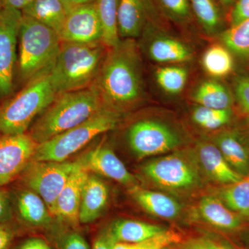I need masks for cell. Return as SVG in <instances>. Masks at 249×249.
<instances>
[{"label":"cell","instance_id":"cell-15","mask_svg":"<svg viewBox=\"0 0 249 249\" xmlns=\"http://www.w3.org/2000/svg\"><path fill=\"white\" fill-rule=\"evenodd\" d=\"M77 161L88 172H94L125 186H135V178L114 151L106 145H98Z\"/></svg>","mask_w":249,"mask_h":249},{"label":"cell","instance_id":"cell-44","mask_svg":"<svg viewBox=\"0 0 249 249\" xmlns=\"http://www.w3.org/2000/svg\"><path fill=\"white\" fill-rule=\"evenodd\" d=\"M62 4L66 9L67 13L74 8L82 5L90 4V3L95 2L96 0H60Z\"/></svg>","mask_w":249,"mask_h":249},{"label":"cell","instance_id":"cell-6","mask_svg":"<svg viewBox=\"0 0 249 249\" xmlns=\"http://www.w3.org/2000/svg\"><path fill=\"white\" fill-rule=\"evenodd\" d=\"M121 116L103 107L85 122L38 144L31 160L65 161L100 134L115 129Z\"/></svg>","mask_w":249,"mask_h":249},{"label":"cell","instance_id":"cell-7","mask_svg":"<svg viewBox=\"0 0 249 249\" xmlns=\"http://www.w3.org/2000/svg\"><path fill=\"white\" fill-rule=\"evenodd\" d=\"M129 146L138 158L162 155L179 146L182 136L171 124L159 119H142L127 132Z\"/></svg>","mask_w":249,"mask_h":249},{"label":"cell","instance_id":"cell-26","mask_svg":"<svg viewBox=\"0 0 249 249\" xmlns=\"http://www.w3.org/2000/svg\"><path fill=\"white\" fill-rule=\"evenodd\" d=\"M193 16L205 34L209 36L219 35L222 32V11L215 0H190Z\"/></svg>","mask_w":249,"mask_h":249},{"label":"cell","instance_id":"cell-24","mask_svg":"<svg viewBox=\"0 0 249 249\" xmlns=\"http://www.w3.org/2000/svg\"><path fill=\"white\" fill-rule=\"evenodd\" d=\"M192 99L203 107L225 109L232 108L234 97L229 88L217 80H204L192 93Z\"/></svg>","mask_w":249,"mask_h":249},{"label":"cell","instance_id":"cell-43","mask_svg":"<svg viewBox=\"0 0 249 249\" xmlns=\"http://www.w3.org/2000/svg\"><path fill=\"white\" fill-rule=\"evenodd\" d=\"M33 0H0L2 9H13L22 11L31 4Z\"/></svg>","mask_w":249,"mask_h":249},{"label":"cell","instance_id":"cell-10","mask_svg":"<svg viewBox=\"0 0 249 249\" xmlns=\"http://www.w3.org/2000/svg\"><path fill=\"white\" fill-rule=\"evenodd\" d=\"M137 41L142 53L152 61L175 65L191 61L193 49L183 41L163 30L156 21L149 22Z\"/></svg>","mask_w":249,"mask_h":249},{"label":"cell","instance_id":"cell-14","mask_svg":"<svg viewBox=\"0 0 249 249\" xmlns=\"http://www.w3.org/2000/svg\"><path fill=\"white\" fill-rule=\"evenodd\" d=\"M156 19L154 0H120L117 17L119 37L139 38L147 24Z\"/></svg>","mask_w":249,"mask_h":249},{"label":"cell","instance_id":"cell-25","mask_svg":"<svg viewBox=\"0 0 249 249\" xmlns=\"http://www.w3.org/2000/svg\"><path fill=\"white\" fill-rule=\"evenodd\" d=\"M22 13L42 23L59 34L67 11L60 0H33Z\"/></svg>","mask_w":249,"mask_h":249},{"label":"cell","instance_id":"cell-11","mask_svg":"<svg viewBox=\"0 0 249 249\" xmlns=\"http://www.w3.org/2000/svg\"><path fill=\"white\" fill-rule=\"evenodd\" d=\"M22 19V11L2 9L0 12V99H6L14 91L16 46Z\"/></svg>","mask_w":249,"mask_h":249},{"label":"cell","instance_id":"cell-30","mask_svg":"<svg viewBox=\"0 0 249 249\" xmlns=\"http://www.w3.org/2000/svg\"><path fill=\"white\" fill-rule=\"evenodd\" d=\"M222 45L241 59H249V19L223 31L219 35Z\"/></svg>","mask_w":249,"mask_h":249},{"label":"cell","instance_id":"cell-4","mask_svg":"<svg viewBox=\"0 0 249 249\" xmlns=\"http://www.w3.org/2000/svg\"><path fill=\"white\" fill-rule=\"evenodd\" d=\"M18 39V74L25 86L50 73L62 42L53 29L23 14Z\"/></svg>","mask_w":249,"mask_h":249},{"label":"cell","instance_id":"cell-37","mask_svg":"<svg viewBox=\"0 0 249 249\" xmlns=\"http://www.w3.org/2000/svg\"><path fill=\"white\" fill-rule=\"evenodd\" d=\"M249 19V0H236L230 17L231 27Z\"/></svg>","mask_w":249,"mask_h":249},{"label":"cell","instance_id":"cell-19","mask_svg":"<svg viewBox=\"0 0 249 249\" xmlns=\"http://www.w3.org/2000/svg\"><path fill=\"white\" fill-rule=\"evenodd\" d=\"M196 154L205 173L215 182L225 186L237 182L242 178L228 163L213 142H198Z\"/></svg>","mask_w":249,"mask_h":249},{"label":"cell","instance_id":"cell-33","mask_svg":"<svg viewBox=\"0 0 249 249\" xmlns=\"http://www.w3.org/2000/svg\"><path fill=\"white\" fill-rule=\"evenodd\" d=\"M159 9L172 22L186 25L193 20L190 0H154Z\"/></svg>","mask_w":249,"mask_h":249},{"label":"cell","instance_id":"cell-39","mask_svg":"<svg viewBox=\"0 0 249 249\" xmlns=\"http://www.w3.org/2000/svg\"><path fill=\"white\" fill-rule=\"evenodd\" d=\"M117 243L109 227L98 233L92 249H114Z\"/></svg>","mask_w":249,"mask_h":249},{"label":"cell","instance_id":"cell-28","mask_svg":"<svg viewBox=\"0 0 249 249\" xmlns=\"http://www.w3.org/2000/svg\"><path fill=\"white\" fill-rule=\"evenodd\" d=\"M205 71L213 78L229 76L234 68L232 54L223 45H214L206 49L201 59Z\"/></svg>","mask_w":249,"mask_h":249},{"label":"cell","instance_id":"cell-23","mask_svg":"<svg viewBox=\"0 0 249 249\" xmlns=\"http://www.w3.org/2000/svg\"><path fill=\"white\" fill-rule=\"evenodd\" d=\"M109 229L118 243L128 244L141 243L168 231L160 226L131 219L116 221Z\"/></svg>","mask_w":249,"mask_h":249},{"label":"cell","instance_id":"cell-20","mask_svg":"<svg viewBox=\"0 0 249 249\" xmlns=\"http://www.w3.org/2000/svg\"><path fill=\"white\" fill-rule=\"evenodd\" d=\"M109 201V189L101 178L89 175L82 194L79 222L90 224L101 217Z\"/></svg>","mask_w":249,"mask_h":249},{"label":"cell","instance_id":"cell-17","mask_svg":"<svg viewBox=\"0 0 249 249\" xmlns=\"http://www.w3.org/2000/svg\"><path fill=\"white\" fill-rule=\"evenodd\" d=\"M199 211L204 222L219 231L233 233L243 229L244 218L229 209L219 197H201Z\"/></svg>","mask_w":249,"mask_h":249},{"label":"cell","instance_id":"cell-3","mask_svg":"<svg viewBox=\"0 0 249 249\" xmlns=\"http://www.w3.org/2000/svg\"><path fill=\"white\" fill-rule=\"evenodd\" d=\"M103 42H62L49 73L57 94L89 88L94 83L108 51Z\"/></svg>","mask_w":249,"mask_h":249},{"label":"cell","instance_id":"cell-5","mask_svg":"<svg viewBox=\"0 0 249 249\" xmlns=\"http://www.w3.org/2000/svg\"><path fill=\"white\" fill-rule=\"evenodd\" d=\"M56 96L49 74L28 83L0 106V134H25L33 120Z\"/></svg>","mask_w":249,"mask_h":249},{"label":"cell","instance_id":"cell-32","mask_svg":"<svg viewBox=\"0 0 249 249\" xmlns=\"http://www.w3.org/2000/svg\"><path fill=\"white\" fill-rule=\"evenodd\" d=\"M188 78L186 68L177 65L160 67L155 73V79L160 89L170 95H178L184 89Z\"/></svg>","mask_w":249,"mask_h":249},{"label":"cell","instance_id":"cell-45","mask_svg":"<svg viewBox=\"0 0 249 249\" xmlns=\"http://www.w3.org/2000/svg\"><path fill=\"white\" fill-rule=\"evenodd\" d=\"M237 129L240 132L241 135L242 136L246 143L249 147V116H247L241 124L240 127Z\"/></svg>","mask_w":249,"mask_h":249},{"label":"cell","instance_id":"cell-38","mask_svg":"<svg viewBox=\"0 0 249 249\" xmlns=\"http://www.w3.org/2000/svg\"><path fill=\"white\" fill-rule=\"evenodd\" d=\"M61 249H89V247L79 232H70L62 237Z\"/></svg>","mask_w":249,"mask_h":249},{"label":"cell","instance_id":"cell-18","mask_svg":"<svg viewBox=\"0 0 249 249\" xmlns=\"http://www.w3.org/2000/svg\"><path fill=\"white\" fill-rule=\"evenodd\" d=\"M212 141L236 173L242 177L249 175V147L237 128L222 130Z\"/></svg>","mask_w":249,"mask_h":249},{"label":"cell","instance_id":"cell-35","mask_svg":"<svg viewBox=\"0 0 249 249\" xmlns=\"http://www.w3.org/2000/svg\"><path fill=\"white\" fill-rule=\"evenodd\" d=\"M234 98L241 110L249 116V77L237 76L234 81Z\"/></svg>","mask_w":249,"mask_h":249},{"label":"cell","instance_id":"cell-46","mask_svg":"<svg viewBox=\"0 0 249 249\" xmlns=\"http://www.w3.org/2000/svg\"><path fill=\"white\" fill-rule=\"evenodd\" d=\"M180 249H200L195 244L194 241L191 240L188 241L186 243L181 246Z\"/></svg>","mask_w":249,"mask_h":249},{"label":"cell","instance_id":"cell-9","mask_svg":"<svg viewBox=\"0 0 249 249\" xmlns=\"http://www.w3.org/2000/svg\"><path fill=\"white\" fill-rule=\"evenodd\" d=\"M142 173L157 186L172 191H188L200 183L196 163L183 154H172L149 161Z\"/></svg>","mask_w":249,"mask_h":249},{"label":"cell","instance_id":"cell-1","mask_svg":"<svg viewBox=\"0 0 249 249\" xmlns=\"http://www.w3.org/2000/svg\"><path fill=\"white\" fill-rule=\"evenodd\" d=\"M142 52L135 39L108 49L94 83L103 107L121 114L145 97Z\"/></svg>","mask_w":249,"mask_h":249},{"label":"cell","instance_id":"cell-13","mask_svg":"<svg viewBox=\"0 0 249 249\" xmlns=\"http://www.w3.org/2000/svg\"><path fill=\"white\" fill-rule=\"evenodd\" d=\"M58 35L64 42H102L103 27L96 1L69 11Z\"/></svg>","mask_w":249,"mask_h":249},{"label":"cell","instance_id":"cell-22","mask_svg":"<svg viewBox=\"0 0 249 249\" xmlns=\"http://www.w3.org/2000/svg\"><path fill=\"white\" fill-rule=\"evenodd\" d=\"M16 208L22 220L35 227H45L52 222V214L45 201L30 189L18 192Z\"/></svg>","mask_w":249,"mask_h":249},{"label":"cell","instance_id":"cell-31","mask_svg":"<svg viewBox=\"0 0 249 249\" xmlns=\"http://www.w3.org/2000/svg\"><path fill=\"white\" fill-rule=\"evenodd\" d=\"M233 118L232 108L213 109L198 106L191 113V119L196 125L207 130H217L230 124Z\"/></svg>","mask_w":249,"mask_h":249},{"label":"cell","instance_id":"cell-8","mask_svg":"<svg viewBox=\"0 0 249 249\" xmlns=\"http://www.w3.org/2000/svg\"><path fill=\"white\" fill-rule=\"evenodd\" d=\"M76 165L77 161L31 160L22 172L23 182L43 199L54 215L59 195Z\"/></svg>","mask_w":249,"mask_h":249},{"label":"cell","instance_id":"cell-2","mask_svg":"<svg viewBox=\"0 0 249 249\" xmlns=\"http://www.w3.org/2000/svg\"><path fill=\"white\" fill-rule=\"evenodd\" d=\"M103 107L97 90L85 89L57 94L31 127L29 135L37 144L76 127Z\"/></svg>","mask_w":249,"mask_h":249},{"label":"cell","instance_id":"cell-34","mask_svg":"<svg viewBox=\"0 0 249 249\" xmlns=\"http://www.w3.org/2000/svg\"><path fill=\"white\" fill-rule=\"evenodd\" d=\"M179 240V235L177 232L168 230L157 237L141 243H117L114 249H161L166 246L177 243Z\"/></svg>","mask_w":249,"mask_h":249},{"label":"cell","instance_id":"cell-47","mask_svg":"<svg viewBox=\"0 0 249 249\" xmlns=\"http://www.w3.org/2000/svg\"><path fill=\"white\" fill-rule=\"evenodd\" d=\"M223 6L225 8H229L231 6H233L235 4L236 0H219Z\"/></svg>","mask_w":249,"mask_h":249},{"label":"cell","instance_id":"cell-42","mask_svg":"<svg viewBox=\"0 0 249 249\" xmlns=\"http://www.w3.org/2000/svg\"><path fill=\"white\" fill-rule=\"evenodd\" d=\"M18 249H52L48 244L42 239L38 237H32L28 239L19 246Z\"/></svg>","mask_w":249,"mask_h":249},{"label":"cell","instance_id":"cell-41","mask_svg":"<svg viewBox=\"0 0 249 249\" xmlns=\"http://www.w3.org/2000/svg\"><path fill=\"white\" fill-rule=\"evenodd\" d=\"M14 235V231L6 222H0V249H9Z\"/></svg>","mask_w":249,"mask_h":249},{"label":"cell","instance_id":"cell-16","mask_svg":"<svg viewBox=\"0 0 249 249\" xmlns=\"http://www.w3.org/2000/svg\"><path fill=\"white\" fill-rule=\"evenodd\" d=\"M88 177V171L77 161L76 168L57 199L53 216L71 224L79 222L82 194Z\"/></svg>","mask_w":249,"mask_h":249},{"label":"cell","instance_id":"cell-40","mask_svg":"<svg viewBox=\"0 0 249 249\" xmlns=\"http://www.w3.org/2000/svg\"><path fill=\"white\" fill-rule=\"evenodd\" d=\"M12 216V207L9 196L0 188V222H8Z\"/></svg>","mask_w":249,"mask_h":249},{"label":"cell","instance_id":"cell-48","mask_svg":"<svg viewBox=\"0 0 249 249\" xmlns=\"http://www.w3.org/2000/svg\"><path fill=\"white\" fill-rule=\"evenodd\" d=\"M161 249H174L172 248L171 245H168L166 246V247H163V248H162Z\"/></svg>","mask_w":249,"mask_h":249},{"label":"cell","instance_id":"cell-27","mask_svg":"<svg viewBox=\"0 0 249 249\" xmlns=\"http://www.w3.org/2000/svg\"><path fill=\"white\" fill-rule=\"evenodd\" d=\"M219 198L229 209L249 219V174L237 182L225 185L219 192Z\"/></svg>","mask_w":249,"mask_h":249},{"label":"cell","instance_id":"cell-21","mask_svg":"<svg viewBox=\"0 0 249 249\" xmlns=\"http://www.w3.org/2000/svg\"><path fill=\"white\" fill-rule=\"evenodd\" d=\"M130 194L142 209L155 217L171 220L181 213V204L163 193L135 186L131 188Z\"/></svg>","mask_w":249,"mask_h":249},{"label":"cell","instance_id":"cell-36","mask_svg":"<svg viewBox=\"0 0 249 249\" xmlns=\"http://www.w3.org/2000/svg\"><path fill=\"white\" fill-rule=\"evenodd\" d=\"M193 241L200 249H240L227 241L211 236H203Z\"/></svg>","mask_w":249,"mask_h":249},{"label":"cell","instance_id":"cell-49","mask_svg":"<svg viewBox=\"0 0 249 249\" xmlns=\"http://www.w3.org/2000/svg\"><path fill=\"white\" fill-rule=\"evenodd\" d=\"M1 9H2V8H1V6H0V12H1Z\"/></svg>","mask_w":249,"mask_h":249},{"label":"cell","instance_id":"cell-29","mask_svg":"<svg viewBox=\"0 0 249 249\" xmlns=\"http://www.w3.org/2000/svg\"><path fill=\"white\" fill-rule=\"evenodd\" d=\"M120 0H96L98 16L103 27L102 42L108 48L121 40L118 32V10Z\"/></svg>","mask_w":249,"mask_h":249},{"label":"cell","instance_id":"cell-12","mask_svg":"<svg viewBox=\"0 0 249 249\" xmlns=\"http://www.w3.org/2000/svg\"><path fill=\"white\" fill-rule=\"evenodd\" d=\"M38 144L29 134H0V187L15 179L32 160Z\"/></svg>","mask_w":249,"mask_h":249}]
</instances>
